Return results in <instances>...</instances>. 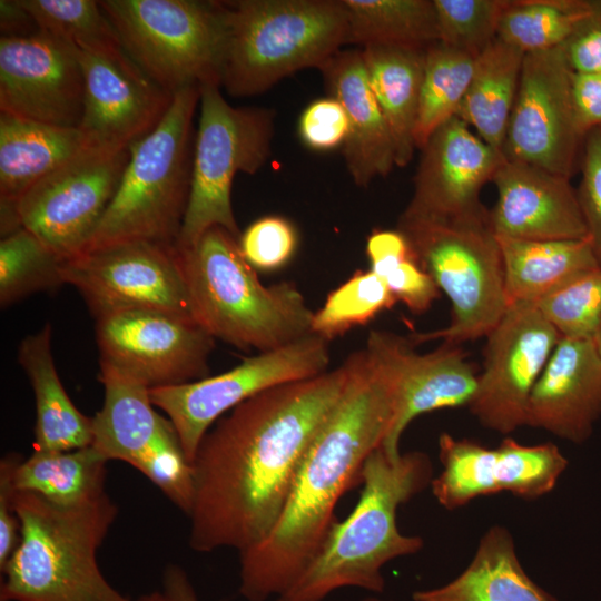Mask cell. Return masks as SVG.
I'll return each mask as SVG.
<instances>
[{
	"mask_svg": "<svg viewBox=\"0 0 601 601\" xmlns=\"http://www.w3.org/2000/svg\"><path fill=\"white\" fill-rule=\"evenodd\" d=\"M348 375L345 359L321 375L250 397L210 427L193 461L188 542L194 551L240 553L268 535Z\"/></svg>",
	"mask_w": 601,
	"mask_h": 601,
	"instance_id": "cell-1",
	"label": "cell"
},
{
	"mask_svg": "<svg viewBox=\"0 0 601 601\" xmlns=\"http://www.w3.org/2000/svg\"><path fill=\"white\" fill-rule=\"evenodd\" d=\"M403 337L372 331L352 353L347 384L312 441L285 506L268 535L239 553V593L247 601L279 597L300 577L335 521L341 496L359 480L395 415Z\"/></svg>",
	"mask_w": 601,
	"mask_h": 601,
	"instance_id": "cell-2",
	"label": "cell"
},
{
	"mask_svg": "<svg viewBox=\"0 0 601 601\" xmlns=\"http://www.w3.org/2000/svg\"><path fill=\"white\" fill-rule=\"evenodd\" d=\"M359 480L363 487L352 513L332 523L307 568L276 601H323L348 587L381 593L383 566L423 548L422 538L398 530L396 515L400 505L431 485L428 455H392L378 446L366 459Z\"/></svg>",
	"mask_w": 601,
	"mask_h": 601,
	"instance_id": "cell-3",
	"label": "cell"
},
{
	"mask_svg": "<svg viewBox=\"0 0 601 601\" xmlns=\"http://www.w3.org/2000/svg\"><path fill=\"white\" fill-rule=\"evenodd\" d=\"M179 252L190 315L215 339L262 353L312 334L314 312L300 290L289 282L263 285L225 228H209Z\"/></svg>",
	"mask_w": 601,
	"mask_h": 601,
	"instance_id": "cell-4",
	"label": "cell"
},
{
	"mask_svg": "<svg viewBox=\"0 0 601 601\" xmlns=\"http://www.w3.org/2000/svg\"><path fill=\"white\" fill-rule=\"evenodd\" d=\"M20 541L1 570L0 601H131L104 577L97 552L118 508L106 493L60 506L16 491Z\"/></svg>",
	"mask_w": 601,
	"mask_h": 601,
	"instance_id": "cell-5",
	"label": "cell"
},
{
	"mask_svg": "<svg viewBox=\"0 0 601 601\" xmlns=\"http://www.w3.org/2000/svg\"><path fill=\"white\" fill-rule=\"evenodd\" d=\"M220 86L249 97L305 68H319L347 43L342 0L219 1Z\"/></svg>",
	"mask_w": 601,
	"mask_h": 601,
	"instance_id": "cell-6",
	"label": "cell"
},
{
	"mask_svg": "<svg viewBox=\"0 0 601 601\" xmlns=\"http://www.w3.org/2000/svg\"><path fill=\"white\" fill-rule=\"evenodd\" d=\"M199 98L198 85L176 91L159 125L130 145L119 187L85 253L132 242L177 245L189 200Z\"/></svg>",
	"mask_w": 601,
	"mask_h": 601,
	"instance_id": "cell-7",
	"label": "cell"
},
{
	"mask_svg": "<svg viewBox=\"0 0 601 601\" xmlns=\"http://www.w3.org/2000/svg\"><path fill=\"white\" fill-rule=\"evenodd\" d=\"M397 229L451 303L449 325L411 335L412 343L442 339L460 345L485 337L509 306L501 249L489 218L446 223L398 219Z\"/></svg>",
	"mask_w": 601,
	"mask_h": 601,
	"instance_id": "cell-8",
	"label": "cell"
},
{
	"mask_svg": "<svg viewBox=\"0 0 601 601\" xmlns=\"http://www.w3.org/2000/svg\"><path fill=\"white\" fill-rule=\"evenodd\" d=\"M200 116L195 137L190 193L177 248L193 247L211 227L239 238L231 206L237 173L256 174L272 151L275 112L267 108L233 107L220 85L200 86Z\"/></svg>",
	"mask_w": 601,
	"mask_h": 601,
	"instance_id": "cell-9",
	"label": "cell"
},
{
	"mask_svg": "<svg viewBox=\"0 0 601 601\" xmlns=\"http://www.w3.org/2000/svg\"><path fill=\"white\" fill-rule=\"evenodd\" d=\"M99 4L126 53L166 90L220 85L219 1L104 0Z\"/></svg>",
	"mask_w": 601,
	"mask_h": 601,
	"instance_id": "cell-10",
	"label": "cell"
},
{
	"mask_svg": "<svg viewBox=\"0 0 601 601\" xmlns=\"http://www.w3.org/2000/svg\"><path fill=\"white\" fill-rule=\"evenodd\" d=\"M104 403L92 417L91 445L109 462L122 461L146 476L188 515L194 496L193 464L168 417L156 411L149 388L100 363Z\"/></svg>",
	"mask_w": 601,
	"mask_h": 601,
	"instance_id": "cell-11",
	"label": "cell"
},
{
	"mask_svg": "<svg viewBox=\"0 0 601 601\" xmlns=\"http://www.w3.org/2000/svg\"><path fill=\"white\" fill-rule=\"evenodd\" d=\"M328 342L309 334L286 346L245 358L234 368L203 380L149 390L152 404L174 424L193 464L199 444L227 412L272 387L328 371Z\"/></svg>",
	"mask_w": 601,
	"mask_h": 601,
	"instance_id": "cell-12",
	"label": "cell"
},
{
	"mask_svg": "<svg viewBox=\"0 0 601 601\" xmlns=\"http://www.w3.org/2000/svg\"><path fill=\"white\" fill-rule=\"evenodd\" d=\"M130 158V146L92 145L38 181L17 203L19 228L63 260L89 245Z\"/></svg>",
	"mask_w": 601,
	"mask_h": 601,
	"instance_id": "cell-13",
	"label": "cell"
},
{
	"mask_svg": "<svg viewBox=\"0 0 601 601\" xmlns=\"http://www.w3.org/2000/svg\"><path fill=\"white\" fill-rule=\"evenodd\" d=\"M63 279L79 292L95 319L124 311L193 318L176 245L132 242L87 252L65 263Z\"/></svg>",
	"mask_w": 601,
	"mask_h": 601,
	"instance_id": "cell-14",
	"label": "cell"
},
{
	"mask_svg": "<svg viewBox=\"0 0 601 601\" xmlns=\"http://www.w3.org/2000/svg\"><path fill=\"white\" fill-rule=\"evenodd\" d=\"M95 321L100 363L147 388L208 377L215 338L193 318L155 311H124Z\"/></svg>",
	"mask_w": 601,
	"mask_h": 601,
	"instance_id": "cell-15",
	"label": "cell"
},
{
	"mask_svg": "<svg viewBox=\"0 0 601 601\" xmlns=\"http://www.w3.org/2000/svg\"><path fill=\"white\" fill-rule=\"evenodd\" d=\"M483 371L469 405L479 422L509 434L526 425L531 393L561 335L534 303H512L485 336Z\"/></svg>",
	"mask_w": 601,
	"mask_h": 601,
	"instance_id": "cell-16",
	"label": "cell"
},
{
	"mask_svg": "<svg viewBox=\"0 0 601 601\" xmlns=\"http://www.w3.org/2000/svg\"><path fill=\"white\" fill-rule=\"evenodd\" d=\"M571 75L562 47L524 55L502 150L506 160L572 176L583 137L572 108Z\"/></svg>",
	"mask_w": 601,
	"mask_h": 601,
	"instance_id": "cell-17",
	"label": "cell"
},
{
	"mask_svg": "<svg viewBox=\"0 0 601 601\" xmlns=\"http://www.w3.org/2000/svg\"><path fill=\"white\" fill-rule=\"evenodd\" d=\"M440 474L433 477L434 497L446 510L472 500L511 492L525 500L550 493L568 466V460L552 443L523 445L505 437L490 449L447 433L439 437Z\"/></svg>",
	"mask_w": 601,
	"mask_h": 601,
	"instance_id": "cell-18",
	"label": "cell"
},
{
	"mask_svg": "<svg viewBox=\"0 0 601 601\" xmlns=\"http://www.w3.org/2000/svg\"><path fill=\"white\" fill-rule=\"evenodd\" d=\"M413 196L403 220L460 221L489 218L481 203L483 186L505 158L455 116L440 126L420 149Z\"/></svg>",
	"mask_w": 601,
	"mask_h": 601,
	"instance_id": "cell-19",
	"label": "cell"
},
{
	"mask_svg": "<svg viewBox=\"0 0 601 601\" xmlns=\"http://www.w3.org/2000/svg\"><path fill=\"white\" fill-rule=\"evenodd\" d=\"M0 112L79 128L83 76L77 47L41 30L1 36Z\"/></svg>",
	"mask_w": 601,
	"mask_h": 601,
	"instance_id": "cell-20",
	"label": "cell"
},
{
	"mask_svg": "<svg viewBox=\"0 0 601 601\" xmlns=\"http://www.w3.org/2000/svg\"><path fill=\"white\" fill-rule=\"evenodd\" d=\"M78 49L83 76L79 128L98 145L130 146L152 131L174 93L151 79L122 49Z\"/></svg>",
	"mask_w": 601,
	"mask_h": 601,
	"instance_id": "cell-21",
	"label": "cell"
},
{
	"mask_svg": "<svg viewBox=\"0 0 601 601\" xmlns=\"http://www.w3.org/2000/svg\"><path fill=\"white\" fill-rule=\"evenodd\" d=\"M492 183L497 199L489 210V223L496 237L522 240L588 238L570 178L505 159Z\"/></svg>",
	"mask_w": 601,
	"mask_h": 601,
	"instance_id": "cell-22",
	"label": "cell"
},
{
	"mask_svg": "<svg viewBox=\"0 0 601 601\" xmlns=\"http://www.w3.org/2000/svg\"><path fill=\"white\" fill-rule=\"evenodd\" d=\"M601 416V355L594 338L560 337L530 396L526 425L584 442Z\"/></svg>",
	"mask_w": 601,
	"mask_h": 601,
	"instance_id": "cell-23",
	"label": "cell"
},
{
	"mask_svg": "<svg viewBox=\"0 0 601 601\" xmlns=\"http://www.w3.org/2000/svg\"><path fill=\"white\" fill-rule=\"evenodd\" d=\"M329 97L344 108L348 136L343 154L354 183L366 187L395 165L392 135L371 88L362 50H339L318 68Z\"/></svg>",
	"mask_w": 601,
	"mask_h": 601,
	"instance_id": "cell-24",
	"label": "cell"
},
{
	"mask_svg": "<svg viewBox=\"0 0 601 601\" xmlns=\"http://www.w3.org/2000/svg\"><path fill=\"white\" fill-rule=\"evenodd\" d=\"M95 144L80 128L0 112L1 236L19 229L14 207L38 181Z\"/></svg>",
	"mask_w": 601,
	"mask_h": 601,
	"instance_id": "cell-25",
	"label": "cell"
},
{
	"mask_svg": "<svg viewBox=\"0 0 601 601\" xmlns=\"http://www.w3.org/2000/svg\"><path fill=\"white\" fill-rule=\"evenodd\" d=\"M410 338L402 351L396 407L382 447L397 455L403 432L417 416L442 408L469 406L477 387L474 366L459 345L445 344L418 354Z\"/></svg>",
	"mask_w": 601,
	"mask_h": 601,
	"instance_id": "cell-26",
	"label": "cell"
},
{
	"mask_svg": "<svg viewBox=\"0 0 601 601\" xmlns=\"http://www.w3.org/2000/svg\"><path fill=\"white\" fill-rule=\"evenodd\" d=\"M413 601H558L536 584L518 558L514 540L502 525L480 539L469 565L450 582L416 590Z\"/></svg>",
	"mask_w": 601,
	"mask_h": 601,
	"instance_id": "cell-27",
	"label": "cell"
},
{
	"mask_svg": "<svg viewBox=\"0 0 601 601\" xmlns=\"http://www.w3.org/2000/svg\"><path fill=\"white\" fill-rule=\"evenodd\" d=\"M52 327L47 323L26 336L18 361L36 400V452H62L92 443V417L83 415L70 400L57 373L51 351Z\"/></svg>",
	"mask_w": 601,
	"mask_h": 601,
	"instance_id": "cell-28",
	"label": "cell"
},
{
	"mask_svg": "<svg viewBox=\"0 0 601 601\" xmlns=\"http://www.w3.org/2000/svg\"><path fill=\"white\" fill-rule=\"evenodd\" d=\"M508 304L536 303L572 280L601 269L589 238L522 240L496 237Z\"/></svg>",
	"mask_w": 601,
	"mask_h": 601,
	"instance_id": "cell-29",
	"label": "cell"
},
{
	"mask_svg": "<svg viewBox=\"0 0 601 601\" xmlns=\"http://www.w3.org/2000/svg\"><path fill=\"white\" fill-rule=\"evenodd\" d=\"M361 50L371 88L393 138L395 165L405 167L416 149L426 48L367 46Z\"/></svg>",
	"mask_w": 601,
	"mask_h": 601,
	"instance_id": "cell-30",
	"label": "cell"
},
{
	"mask_svg": "<svg viewBox=\"0 0 601 601\" xmlns=\"http://www.w3.org/2000/svg\"><path fill=\"white\" fill-rule=\"evenodd\" d=\"M524 53L497 38L476 59L457 117L502 152ZM503 154V152H502Z\"/></svg>",
	"mask_w": 601,
	"mask_h": 601,
	"instance_id": "cell-31",
	"label": "cell"
},
{
	"mask_svg": "<svg viewBox=\"0 0 601 601\" xmlns=\"http://www.w3.org/2000/svg\"><path fill=\"white\" fill-rule=\"evenodd\" d=\"M108 461L92 446L62 452H36L19 459L12 482L60 506H79L106 494Z\"/></svg>",
	"mask_w": 601,
	"mask_h": 601,
	"instance_id": "cell-32",
	"label": "cell"
},
{
	"mask_svg": "<svg viewBox=\"0 0 601 601\" xmlns=\"http://www.w3.org/2000/svg\"><path fill=\"white\" fill-rule=\"evenodd\" d=\"M347 43L427 48L439 41L433 0H342Z\"/></svg>",
	"mask_w": 601,
	"mask_h": 601,
	"instance_id": "cell-33",
	"label": "cell"
},
{
	"mask_svg": "<svg viewBox=\"0 0 601 601\" xmlns=\"http://www.w3.org/2000/svg\"><path fill=\"white\" fill-rule=\"evenodd\" d=\"M597 4L589 0H510L497 38L524 55L561 47Z\"/></svg>",
	"mask_w": 601,
	"mask_h": 601,
	"instance_id": "cell-34",
	"label": "cell"
},
{
	"mask_svg": "<svg viewBox=\"0 0 601 601\" xmlns=\"http://www.w3.org/2000/svg\"><path fill=\"white\" fill-rule=\"evenodd\" d=\"M474 57L440 41L426 48L415 146L421 149L443 124L457 116L474 71Z\"/></svg>",
	"mask_w": 601,
	"mask_h": 601,
	"instance_id": "cell-35",
	"label": "cell"
},
{
	"mask_svg": "<svg viewBox=\"0 0 601 601\" xmlns=\"http://www.w3.org/2000/svg\"><path fill=\"white\" fill-rule=\"evenodd\" d=\"M60 258L36 235L19 228L0 242V305L6 308L32 294L65 284Z\"/></svg>",
	"mask_w": 601,
	"mask_h": 601,
	"instance_id": "cell-36",
	"label": "cell"
},
{
	"mask_svg": "<svg viewBox=\"0 0 601 601\" xmlns=\"http://www.w3.org/2000/svg\"><path fill=\"white\" fill-rule=\"evenodd\" d=\"M395 303L384 278L371 269L357 270L329 293L324 305L314 312L312 333L329 342L368 324Z\"/></svg>",
	"mask_w": 601,
	"mask_h": 601,
	"instance_id": "cell-37",
	"label": "cell"
},
{
	"mask_svg": "<svg viewBox=\"0 0 601 601\" xmlns=\"http://www.w3.org/2000/svg\"><path fill=\"white\" fill-rule=\"evenodd\" d=\"M38 30L79 49L95 50L120 45L118 36L95 0H17Z\"/></svg>",
	"mask_w": 601,
	"mask_h": 601,
	"instance_id": "cell-38",
	"label": "cell"
},
{
	"mask_svg": "<svg viewBox=\"0 0 601 601\" xmlns=\"http://www.w3.org/2000/svg\"><path fill=\"white\" fill-rule=\"evenodd\" d=\"M510 0H433L439 41L477 58L497 39Z\"/></svg>",
	"mask_w": 601,
	"mask_h": 601,
	"instance_id": "cell-39",
	"label": "cell"
},
{
	"mask_svg": "<svg viewBox=\"0 0 601 601\" xmlns=\"http://www.w3.org/2000/svg\"><path fill=\"white\" fill-rule=\"evenodd\" d=\"M561 337L595 338L601 325V269L534 303Z\"/></svg>",
	"mask_w": 601,
	"mask_h": 601,
	"instance_id": "cell-40",
	"label": "cell"
},
{
	"mask_svg": "<svg viewBox=\"0 0 601 601\" xmlns=\"http://www.w3.org/2000/svg\"><path fill=\"white\" fill-rule=\"evenodd\" d=\"M238 245L243 257L254 269L274 272L293 258L297 233L286 218L266 216L255 220L240 234Z\"/></svg>",
	"mask_w": 601,
	"mask_h": 601,
	"instance_id": "cell-41",
	"label": "cell"
},
{
	"mask_svg": "<svg viewBox=\"0 0 601 601\" xmlns=\"http://www.w3.org/2000/svg\"><path fill=\"white\" fill-rule=\"evenodd\" d=\"M580 156L581 181L577 195L588 238L601 268V128L584 136Z\"/></svg>",
	"mask_w": 601,
	"mask_h": 601,
	"instance_id": "cell-42",
	"label": "cell"
},
{
	"mask_svg": "<svg viewBox=\"0 0 601 601\" xmlns=\"http://www.w3.org/2000/svg\"><path fill=\"white\" fill-rule=\"evenodd\" d=\"M298 132L305 145L315 150L344 145L348 120L343 106L332 97L313 101L299 118Z\"/></svg>",
	"mask_w": 601,
	"mask_h": 601,
	"instance_id": "cell-43",
	"label": "cell"
},
{
	"mask_svg": "<svg viewBox=\"0 0 601 601\" xmlns=\"http://www.w3.org/2000/svg\"><path fill=\"white\" fill-rule=\"evenodd\" d=\"M396 302L413 314L425 313L440 296V288L415 255L393 267L384 277Z\"/></svg>",
	"mask_w": 601,
	"mask_h": 601,
	"instance_id": "cell-44",
	"label": "cell"
},
{
	"mask_svg": "<svg viewBox=\"0 0 601 601\" xmlns=\"http://www.w3.org/2000/svg\"><path fill=\"white\" fill-rule=\"evenodd\" d=\"M574 73H601V1L561 46Z\"/></svg>",
	"mask_w": 601,
	"mask_h": 601,
	"instance_id": "cell-45",
	"label": "cell"
},
{
	"mask_svg": "<svg viewBox=\"0 0 601 601\" xmlns=\"http://www.w3.org/2000/svg\"><path fill=\"white\" fill-rule=\"evenodd\" d=\"M19 459L18 454L11 453L0 462V571L20 541L21 524L13 504L17 490L12 482L13 469Z\"/></svg>",
	"mask_w": 601,
	"mask_h": 601,
	"instance_id": "cell-46",
	"label": "cell"
},
{
	"mask_svg": "<svg viewBox=\"0 0 601 601\" xmlns=\"http://www.w3.org/2000/svg\"><path fill=\"white\" fill-rule=\"evenodd\" d=\"M571 100L579 132L601 128V73L571 75Z\"/></svg>",
	"mask_w": 601,
	"mask_h": 601,
	"instance_id": "cell-47",
	"label": "cell"
},
{
	"mask_svg": "<svg viewBox=\"0 0 601 601\" xmlns=\"http://www.w3.org/2000/svg\"><path fill=\"white\" fill-rule=\"evenodd\" d=\"M370 269L382 278L397 264L414 256L407 238L398 229L375 230L366 242Z\"/></svg>",
	"mask_w": 601,
	"mask_h": 601,
	"instance_id": "cell-48",
	"label": "cell"
},
{
	"mask_svg": "<svg viewBox=\"0 0 601 601\" xmlns=\"http://www.w3.org/2000/svg\"><path fill=\"white\" fill-rule=\"evenodd\" d=\"M162 591L170 601H199L185 570L176 564L168 565L162 575ZM365 601H388L370 598Z\"/></svg>",
	"mask_w": 601,
	"mask_h": 601,
	"instance_id": "cell-49",
	"label": "cell"
},
{
	"mask_svg": "<svg viewBox=\"0 0 601 601\" xmlns=\"http://www.w3.org/2000/svg\"><path fill=\"white\" fill-rule=\"evenodd\" d=\"M1 31L2 36H19V29L23 31L26 22H33L29 14L14 1H1ZM35 23V22H33Z\"/></svg>",
	"mask_w": 601,
	"mask_h": 601,
	"instance_id": "cell-50",
	"label": "cell"
},
{
	"mask_svg": "<svg viewBox=\"0 0 601 601\" xmlns=\"http://www.w3.org/2000/svg\"><path fill=\"white\" fill-rule=\"evenodd\" d=\"M137 601H170L164 591H154L141 595Z\"/></svg>",
	"mask_w": 601,
	"mask_h": 601,
	"instance_id": "cell-51",
	"label": "cell"
},
{
	"mask_svg": "<svg viewBox=\"0 0 601 601\" xmlns=\"http://www.w3.org/2000/svg\"><path fill=\"white\" fill-rule=\"evenodd\" d=\"M594 341L597 343L598 349H599L600 355H601V325H600V328L598 331V334H597Z\"/></svg>",
	"mask_w": 601,
	"mask_h": 601,
	"instance_id": "cell-52",
	"label": "cell"
}]
</instances>
